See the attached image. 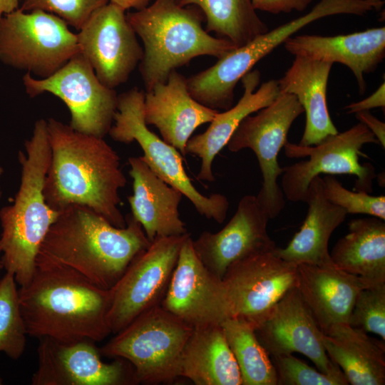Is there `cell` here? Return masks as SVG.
<instances>
[{"label": "cell", "mask_w": 385, "mask_h": 385, "mask_svg": "<svg viewBox=\"0 0 385 385\" xmlns=\"http://www.w3.org/2000/svg\"><path fill=\"white\" fill-rule=\"evenodd\" d=\"M330 359L352 385L385 384L384 341L370 337L349 324L334 325L322 336Z\"/></svg>", "instance_id": "obj_26"}, {"label": "cell", "mask_w": 385, "mask_h": 385, "mask_svg": "<svg viewBox=\"0 0 385 385\" xmlns=\"http://www.w3.org/2000/svg\"><path fill=\"white\" fill-rule=\"evenodd\" d=\"M76 35L80 53L109 88L125 83L142 60L143 49L125 11L112 3L93 11Z\"/></svg>", "instance_id": "obj_14"}, {"label": "cell", "mask_w": 385, "mask_h": 385, "mask_svg": "<svg viewBox=\"0 0 385 385\" xmlns=\"http://www.w3.org/2000/svg\"><path fill=\"white\" fill-rule=\"evenodd\" d=\"M255 332L271 357L302 354L321 372L349 384L341 369L327 355L323 332L296 287L278 301Z\"/></svg>", "instance_id": "obj_17"}, {"label": "cell", "mask_w": 385, "mask_h": 385, "mask_svg": "<svg viewBox=\"0 0 385 385\" xmlns=\"http://www.w3.org/2000/svg\"><path fill=\"white\" fill-rule=\"evenodd\" d=\"M124 11L135 9L136 11L143 9L149 5L151 0H108Z\"/></svg>", "instance_id": "obj_39"}, {"label": "cell", "mask_w": 385, "mask_h": 385, "mask_svg": "<svg viewBox=\"0 0 385 385\" xmlns=\"http://www.w3.org/2000/svg\"><path fill=\"white\" fill-rule=\"evenodd\" d=\"M355 114L359 122L362 123L368 128L378 140L379 145L384 148L385 123L374 116L369 111H360Z\"/></svg>", "instance_id": "obj_38"}, {"label": "cell", "mask_w": 385, "mask_h": 385, "mask_svg": "<svg viewBox=\"0 0 385 385\" xmlns=\"http://www.w3.org/2000/svg\"><path fill=\"white\" fill-rule=\"evenodd\" d=\"M20 0H0V19L7 14H9L19 8Z\"/></svg>", "instance_id": "obj_40"}, {"label": "cell", "mask_w": 385, "mask_h": 385, "mask_svg": "<svg viewBox=\"0 0 385 385\" xmlns=\"http://www.w3.org/2000/svg\"><path fill=\"white\" fill-rule=\"evenodd\" d=\"M371 285L336 266L297 265L296 288L324 333L329 327L349 324L359 292Z\"/></svg>", "instance_id": "obj_21"}, {"label": "cell", "mask_w": 385, "mask_h": 385, "mask_svg": "<svg viewBox=\"0 0 385 385\" xmlns=\"http://www.w3.org/2000/svg\"><path fill=\"white\" fill-rule=\"evenodd\" d=\"M180 376L196 385H242L221 325L193 328L182 353Z\"/></svg>", "instance_id": "obj_27"}, {"label": "cell", "mask_w": 385, "mask_h": 385, "mask_svg": "<svg viewBox=\"0 0 385 385\" xmlns=\"http://www.w3.org/2000/svg\"><path fill=\"white\" fill-rule=\"evenodd\" d=\"M51 155L46 120L41 118L18 153L21 180L14 200L0 210L1 260L19 287L32 278L41 243L60 213L47 205L43 192Z\"/></svg>", "instance_id": "obj_4"}, {"label": "cell", "mask_w": 385, "mask_h": 385, "mask_svg": "<svg viewBox=\"0 0 385 385\" xmlns=\"http://www.w3.org/2000/svg\"><path fill=\"white\" fill-rule=\"evenodd\" d=\"M128 163L133 192L128 197L130 215L149 241L187 233L178 210L183 193L158 177L141 157H130Z\"/></svg>", "instance_id": "obj_22"}, {"label": "cell", "mask_w": 385, "mask_h": 385, "mask_svg": "<svg viewBox=\"0 0 385 385\" xmlns=\"http://www.w3.org/2000/svg\"><path fill=\"white\" fill-rule=\"evenodd\" d=\"M46 125L51 152L43 189L47 205L56 211L83 205L113 226L125 227L118 206L127 180L118 153L103 138L76 131L53 118Z\"/></svg>", "instance_id": "obj_1"}, {"label": "cell", "mask_w": 385, "mask_h": 385, "mask_svg": "<svg viewBox=\"0 0 385 385\" xmlns=\"http://www.w3.org/2000/svg\"><path fill=\"white\" fill-rule=\"evenodd\" d=\"M385 83L383 82L380 86L371 96L354 103H351L344 107L347 113H356L357 112L369 111L375 108L385 107Z\"/></svg>", "instance_id": "obj_37"}, {"label": "cell", "mask_w": 385, "mask_h": 385, "mask_svg": "<svg viewBox=\"0 0 385 385\" xmlns=\"http://www.w3.org/2000/svg\"><path fill=\"white\" fill-rule=\"evenodd\" d=\"M18 292L29 336L98 342L111 334L110 290L67 266L36 258L32 278Z\"/></svg>", "instance_id": "obj_2"}, {"label": "cell", "mask_w": 385, "mask_h": 385, "mask_svg": "<svg viewBox=\"0 0 385 385\" xmlns=\"http://www.w3.org/2000/svg\"><path fill=\"white\" fill-rule=\"evenodd\" d=\"M3 173H4V168L0 165V178L2 176Z\"/></svg>", "instance_id": "obj_42"}, {"label": "cell", "mask_w": 385, "mask_h": 385, "mask_svg": "<svg viewBox=\"0 0 385 385\" xmlns=\"http://www.w3.org/2000/svg\"><path fill=\"white\" fill-rule=\"evenodd\" d=\"M126 15L143 43L139 69L146 91L165 83L172 71L197 56L220 58L237 48L227 39L210 36L202 28L201 10L181 6L179 0H155Z\"/></svg>", "instance_id": "obj_5"}, {"label": "cell", "mask_w": 385, "mask_h": 385, "mask_svg": "<svg viewBox=\"0 0 385 385\" xmlns=\"http://www.w3.org/2000/svg\"><path fill=\"white\" fill-rule=\"evenodd\" d=\"M255 10L272 14L304 11L314 0H251Z\"/></svg>", "instance_id": "obj_36"}, {"label": "cell", "mask_w": 385, "mask_h": 385, "mask_svg": "<svg viewBox=\"0 0 385 385\" xmlns=\"http://www.w3.org/2000/svg\"><path fill=\"white\" fill-rule=\"evenodd\" d=\"M256 113L242 120L226 146L232 153L249 148L255 154L262 178L256 197L272 219L285 207V197L277 183L283 173L278 155L287 142L289 128L304 109L294 95L280 92L270 105Z\"/></svg>", "instance_id": "obj_10"}, {"label": "cell", "mask_w": 385, "mask_h": 385, "mask_svg": "<svg viewBox=\"0 0 385 385\" xmlns=\"http://www.w3.org/2000/svg\"><path fill=\"white\" fill-rule=\"evenodd\" d=\"M192 329L158 305L115 334L99 351L128 361L136 384L170 382L180 377L182 353Z\"/></svg>", "instance_id": "obj_6"}, {"label": "cell", "mask_w": 385, "mask_h": 385, "mask_svg": "<svg viewBox=\"0 0 385 385\" xmlns=\"http://www.w3.org/2000/svg\"><path fill=\"white\" fill-rule=\"evenodd\" d=\"M324 194L332 204L347 214H364L385 220V196L345 188L332 175L322 178Z\"/></svg>", "instance_id": "obj_33"}, {"label": "cell", "mask_w": 385, "mask_h": 385, "mask_svg": "<svg viewBox=\"0 0 385 385\" xmlns=\"http://www.w3.org/2000/svg\"><path fill=\"white\" fill-rule=\"evenodd\" d=\"M38 339V364L31 376L32 385L136 384L132 365L121 358L103 362L93 341Z\"/></svg>", "instance_id": "obj_15"}, {"label": "cell", "mask_w": 385, "mask_h": 385, "mask_svg": "<svg viewBox=\"0 0 385 385\" xmlns=\"http://www.w3.org/2000/svg\"><path fill=\"white\" fill-rule=\"evenodd\" d=\"M1 196H2V190H1V188L0 187V200H1ZM2 269H4V267H3V265H2L1 257H0V273Z\"/></svg>", "instance_id": "obj_41"}, {"label": "cell", "mask_w": 385, "mask_h": 385, "mask_svg": "<svg viewBox=\"0 0 385 385\" xmlns=\"http://www.w3.org/2000/svg\"><path fill=\"white\" fill-rule=\"evenodd\" d=\"M26 93L31 98L49 93L68 107L73 130L104 138L113 123L118 95L104 86L91 65L78 53L53 75L35 78L26 72L23 76Z\"/></svg>", "instance_id": "obj_12"}, {"label": "cell", "mask_w": 385, "mask_h": 385, "mask_svg": "<svg viewBox=\"0 0 385 385\" xmlns=\"http://www.w3.org/2000/svg\"><path fill=\"white\" fill-rule=\"evenodd\" d=\"M244 92L236 105L225 111L217 112L207 130L191 137L185 147L186 153L201 159V166L197 175L199 180L213 182L212 162L225 147L231 136L247 115L270 105L279 94L277 80L264 82L255 91L260 81L258 70H251L242 78Z\"/></svg>", "instance_id": "obj_23"}, {"label": "cell", "mask_w": 385, "mask_h": 385, "mask_svg": "<svg viewBox=\"0 0 385 385\" xmlns=\"http://www.w3.org/2000/svg\"><path fill=\"white\" fill-rule=\"evenodd\" d=\"M294 56L342 63L354 75L360 94L366 89L364 75L374 72L385 57V27L345 35H298L284 41Z\"/></svg>", "instance_id": "obj_20"}, {"label": "cell", "mask_w": 385, "mask_h": 385, "mask_svg": "<svg viewBox=\"0 0 385 385\" xmlns=\"http://www.w3.org/2000/svg\"><path fill=\"white\" fill-rule=\"evenodd\" d=\"M144 98L145 92L137 88L118 96L109 135L119 143L136 141L143 151L141 158L158 177L180 190L202 216L222 223L230 206L227 197L221 193L205 196L195 188L183 167L181 153L148 128Z\"/></svg>", "instance_id": "obj_7"}, {"label": "cell", "mask_w": 385, "mask_h": 385, "mask_svg": "<svg viewBox=\"0 0 385 385\" xmlns=\"http://www.w3.org/2000/svg\"><path fill=\"white\" fill-rule=\"evenodd\" d=\"M220 325L238 365L242 385H277L272 359L254 328L235 317L227 318Z\"/></svg>", "instance_id": "obj_30"}, {"label": "cell", "mask_w": 385, "mask_h": 385, "mask_svg": "<svg viewBox=\"0 0 385 385\" xmlns=\"http://www.w3.org/2000/svg\"><path fill=\"white\" fill-rule=\"evenodd\" d=\"M275 249L232 263L222 278L229 317L243 320L254 329L296 287L297 264L281 258Z\"/></svg>", "instance_id": "obj_13"}, {"label": "cell", "mask_w": 385, "mask_h": 385, "mask_svg": "<svg viewBox=\"0 0 385 385\" xmlns=\"http://www.w3.org/2000/svg\"><path fill=\"white\" fill-rule=\"evenodd\" d=\"M305 202L308 205L307 213L299 230L287 247H276L275 252L283 260L297 265L333 266L329 240L347 213L327 199L319 176L310 183Z\"/></svg>", "instance_id": "obj_25"}, {"label": "cell", "mask_w": 385, "mask_h": 385, "mask_svg": "<svg viewBox=\"0 0 385 385\" xmlns=\"http://www.w3.org/2000/svg\"><path fill=\"white\" fill-rule=\"evenodd\" d=\"M333 63L296 56L278 81L280 92L294 95L306 115L302 145H314L339 133L329 113L327 88Z\"/></svg>", "instance_id": "obj_24"}, {"label": "cell", "mask_w": 385, "mask_h": 385, "mask_svg": "<svg viewBox=\"0 0 385 385\" xmlns=\"http://www.w3.org/2000/svg\"><path fill=\"white\" fill-rule=\"evenodd\" d=\"M80 53L77 35L60 17L20 8L0 19V61L48 78Z\"/></svg>", "instance_id": "obj_8"}, {"label": "cell", "mask_w": 385, "mask_h": 385, "mask_svg": "<svg viewBox=\"0 0 385 385\" xmlns=\"http://www.w3.org/2000/svg\"><path fill=\"white\" fill-rule=\"evenodd\" d=\"M108 0H22L24 11L41 10L62 19L68 26L80 30L89 16Z\"/></svg>", "instance_id": "obj_34"}, {"label": "cell", "mask_w": 385, "mask_h": 385, "mask_svg": "<svg viewBox=\"0 0 385 385\" xmlns=\"http://www.w3.org/2000/svg\"><path fill=\"white\" fill-rule=\"evenodd\" d=\"M181 6L194 5L204 14L207 31L242 46L268 31L251 0H179Z\"/></svg>", "instance_id": "obj_29"}, {"label": "cell", "mask_w": 385, "mask_h": 385, "mask_svg": "<svg viewBox=\"0 0 385 385\" xmlns=\"http://www.w3.org/2000/svg\"><path fill=\"white\" fill-rule=\"evenodd\" d=\"M270 219L256 195H245L221 230L204 231L192 240L195 253L207 269L222 279L232 263L277 247L267 232Z\"/></svg>", "instance_id": "obj_18"}, {"label": "cell", "mask_w": 385, "mask_h": 385, "mask_svg": "<svg viewBox=\"0 0 385 385\" xmlns=\"http://www.w3.org/2000/svg\"><path fill=\"white\" fill-rule=\"evenodd\" d=\"M271 359L277 385H346L342 380L309 366L292 354Z\"/></svg>", "instance_id": "obj_35"}, {"label": "cell", "mask_w": 385, "mask_h": 385, "mask_svg": "<svg viewBox=\"0 0 385 385\" xmlns=\"http://www.w3.org/2000/svg\"><path fill=\"white\" fill-rule=\"evenodd\" d=\"M217 112L195 100L188 91L186 78L175 70L165 83H158L145 93V123L155 125L163 140L183 157L193 132L210 123Z\"/></svg>", "instance_id": "obj_19"}, {"label": "cell", "mask_w": 385, "mask_h": 385, "mask_svg": "<svg viewBox=\"0 0 385 385\" xmlns=\"http://www.w3.org/2000/svg\"><path fill=\"white\" fill-rule=\"evenodd\" d=\"M125 220V227H117L88 207L69 205L50 227L36 258L67 266L109 290L151 242L131 215Z\"/></svg>", "instance_id": "obj_3"}, {"label": "cell", "mask_w": 385, "mask_h": 385, "mask_svg": "<svg viewBox=\"0 0 385 385\" xmlns=\"http://www.w3.org/2000/svg\"><path fill=\"white\" fill-rule=\"evenodd\" d=\"M187 232L155 237L130 263L110 290L107 314L111 333L116 334L143 312L160 305L166 293Z\"/></svg>", "instance_id": "obj_11"}, {"label": "cell", "mask_w": 385, "mask_h": 385, "mask_svg": "<svg viewBox=\"0 0 385 385\" xmlns=\"http://www.w3.org/2000/svg\"><path fill=\"white\" fill-rule=\"evenodd\" d=\"M14 276L6 272L0 280V352L13 360L23 354L27 332Z\"/></svg>", "instance_id": "obj_31"}, {"label": "cell", "mask_w": 385, "mask_h": 385, "mask_svg": "<svg viewBox=\"0 0 385 385\" xmlns=\"http://www.w3.org/2000/svg\"><path fill=\"white\" fill-rule=\"evenodd\" d=\"M379 144L368 128L359 122L351 128L329 136L314 145H302L287 142L284 154L289 158H304L283 168L282 190L284 197L292 202H305L312 180L321 173L356 175L354 190L372 192L373 180L376 178L371 163L361 164L363 145Z\"/></svg>", "instance_id": "obj_9"}, {"label": "cell", "mask_w": 385, "mask_h": 385, "mask_svg": "<svg viewBox=\"0 0 385 385\" xmlns=\"http://www.w3.org/2000/svg\"><path fill=\"white\" fill-rule=\"evenodd\" d=\"M160 306L192 328L229 318L222 280L201 262L191 235L185 240Z\"/></svg>", "instance_id": "obj_16"}, {"label": "cell", "mask_w": 385, "mask_h": 385, "mask_svg": "<svg viewBox=\"0 0 385 385\" xmlns=\"http://www.w3.org/2000/svg\"><path fill=\"white\" fill-rule=\"evenodd\" d=\"M349 232L330 253L339 269L358 276L371 286L385 284V222L368 217L351 220Z\"/></svg>", "instance_id": "obj_28"}, {"label": "cell", "mask_w": 385, "mask_h": 385, "mask_svg": "<svg viewBox=\"0 0 385 385\" xmlns=\"http://www.w3.org/2000/svg\"><path fill=\"white\" fill-rule=\"evenodd\" d=\"M349 324L385 341V284L361 289L354 302Z\"/></svg>", "instance_id": "obj_32"}]
</instances>
